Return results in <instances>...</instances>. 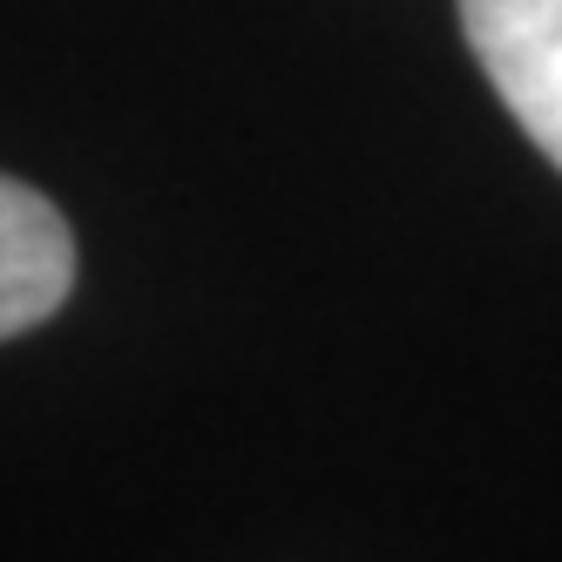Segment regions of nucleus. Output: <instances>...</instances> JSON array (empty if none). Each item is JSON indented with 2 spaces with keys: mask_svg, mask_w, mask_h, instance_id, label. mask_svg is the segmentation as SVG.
Segmentation results:
<instances>
[{
  "mask_svg": "<svg viewBox=\"0 0 562 562\" xmlns=\"http://www.w3.org/2000/svg\"><path fill=\"white\" fill-rule=\"evenodd\" d=\"M461 34L508 115L562 170V0H461Z\"/></svg>",
  "mask_w": 562,
  "mask_h": 562,
  "instance_id": "obj_1",
  "label": "nucleus"
},
{
  "mask_svg": "<svg viewBox=\"0 0 562 562\" xmlns=\"http://www.w3.org/2000/svg\"><path fill=\"white\" fill-rule=\"evenodd\" d=\"M75 285V231L42 190L0 177V339L61 312Z\"/></svg>",
  "mask_w": 562,
  "mask_h": 562,
  "instance_id": "obj_2",
  "label": "nucleus"
}]
</instances>
